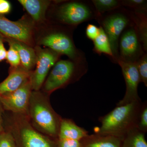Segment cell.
<instances>
[{
  "label": "cell",
  "instance_id": "6da1fadb",
  "mask_svg": "<svg viewBox=\"0 0 147 147\" xmlns=\"http://www.w3.org/2000/svg\"><path fill=\"white\" fill-rule=\"evenodd\" d=\"M55 23L37 26L35 35L36 45L44 46L60 55H65L76 63L87 65L84 53L76 48L69 27Z\"/></svg>",
  "mask_w": 147,
  "mask_h": 147
},
{
  "label": "cell",
  "instance_id": "7a4b0ae2",
  "mask_svg": "<svg viewBox=\"0 0 147 147\" xmlns=\"http://www.w3.org/2000/svg\"><path fill=\"white\" fill-rule=\"evenodd\" d=\"M50 96L41 90H33L29 102L28 117L32 126L38 131L57 139L62 118L52 107Z\"/></svg>",
  "mask_w": 147,
  "mask_h": 147
},
{
  "label": "cell",
  "instance_id": "3957f363",
  "mask_svg": "<svg viewBox=\"0 0 147 147\" xmlns=\"http://www.w3.org/2000/svg\"><path fill=\"white\" fill-rule=\"evenodd\" d=\"M142 103L140 100L117 106L99 118L101 125L94 129L95 133L111 135L122 141L129 131L137 128Z\"/></svg>",
  "mask_w": 147,
  "mask_h": 147
},
{
  "label": "cell",
  "instance_id": "277c9868",
  "mask_svg": "<svg viewBox=\"0 0 147 147\" xmlns=\"http://www.w3.org/2000/svg\"><path fill=\"white\" fill-rule=\"evenodd\" d=\"M7 112L4 117L5 129L13 135L16 147H58L57 139L34 128L28 116Z\"/></svg>",
  "mask_w": 147,
  "mask_h": 147
},
{
  "label": "cell",
  "instance_id": "5b68a950",
  "mask_svg": "<svg viewBox=\"0 0 147 147\" xmlns=\"http://www.w3.org/2000/svg\"><path fill=\"white\" fill-rule=\"evenodd\" d=\"M52 5V17L55 23L69 28L92 19L98 15L91 2L80 1H56Z\"/></svg>",
  "mask_w": 147,
  "mask_h": 147
},
{
  "label": "cell",
  "instance_id": "8992f818",
  "mask_svg": "<svg viewBox=\"0 0 147 147\" xmlns=\"http://www.w3.org/2000/svg\"><path fill=\"white\" fill-rule=\"evenodd\" d=\"M98 21L107 35L113 56L114 62L119 59V39L123 32L136 24L134 13L123 7L98 16Z\"/></svg>",
  "mask_w": 147,
  "mask_h": 147
},
{
  "label": "cell",
  "instance_id": "52a82bcc",
  "mask_svg": "<svg viewBox=\"0 0 147 147\" xmlns=\"http://www.w3.org/2000/svg\"><path fill=\"white\" fill-rule=\"evenodd\" d=\"M87 71V65L79 64L70 59L59 60L52 67L40 90L50 95L55 91L79 81Z\"/></svg>",
  "mask_w": 147,
  "mask_h": 147
},
{
  "label": "cell",
  "instance_id": "ba28073f",
  "mask_svg": "<svg viewBox=\"0 0 147 147\" xmlns=\"http://www.w3.org/2000/svg\"><path fill=\"white\" fill-rule=\"evenodd\" d=\"M37 25L28 15L17 21L9 20L0 15V34L3 36L17 40L34 47Z\"/></svg>",
  "mask_w": 147,
  "mask_h": 147
},
{
  "label": "cell",
  "instance_id": "9c48e42d",
  "mask_svg": "<svg viewBox=\"0 0 147 147\" xmlns=\"http://www.w3.org/2000/svg\"><path fill=\"white\" fill-rule=\"evenodd\" d=\"M36 56L35 69L32 71L30 81L33 90L41 89L50 69L59 60L61 55L49 48L35 45Z\"/></svg>",
  "mask_w": 147,
  "mask_h": 147
},
{
  "label": "cell",
  "instance_id": "30bf717a",
  "mask_svg": "<svg viewBox=\"0 0 147 147\" xmlns=\"http://www.w3.org/2000/svg\"><path fill=\"white\" fill-rule=\"evenodd\" d=\"M118 50V60L130 63H136L146 53L136 24L128 27L121 34L119 39Z\"/></svg>",
  "mask_w": 147,
  "mask_h": 147
},
{
  "label": "cell",
  "instance_id": "8fae6325",
  "mask_svg": "<svg viewBox=\"0 0 147 147\" xmlns=\"http://www.w3.org/2000/svg\"><path fill=\"white\" fill-rule=\"evenodd\" d=\"M30 79L12 92L0 95L5 111L28 116L29 102L32 91Z\"/></svg>",
  "mask_w": 147,
  "mask_h": 147
},
{
  "label": "cell",
  "instance_id": "7c38bea8",
  "mask_svg": "<svg viewBox=\"0 0 147 147\" xmlns=\"http://www.w3.org/2000/svg\"><path fill=\"white\" fill-rule=\"evenodd\" d=\"M117 63L121 68L126 85V91L123 98L118 102L117 106L141 100L138 93V86L141 82L136 64L125 62L119 59Z\"/></svg>",
  "mask_w": 147,
  "mask_h": 147
},
{
  "label": "cell",
  "instance_id": "4fadbf2b",
  "mask_svg": "<svg viewBox=\"0 0 147 147\" xmlns=\"http://www.w3.org/2000/svg\"><path fill=\"white\" fill-rule=\"evenodd\" d=\"M53 1L50 0H18L37 26L47 24V11Z\"/></svg>",
  "mask_w": 147,
  "mask_h": 147
},
{
  "label": "cell",
  "instance_id": "5bb4252c",
  "mask_svg": "<svg viewBox=\"0 0 147 147\" xmlns=\"http://www.w3.org/2000/svg\"><path fill=\"white\" fill-rule=\"evenodd\" d=\"M32 71H28L21 65L10 67L8 76L0 83V95L12 92L20 88L30 79Z\"/></svg>",
  "mask_w": 147,
  "mask_h": 147
},
{
  "label": "cell",
  "instance_id": "9a60e30c",
  "mask_svg": "<svg viewBox=\"0 0 147 147\" xmlns=\"http://www.w3.org/2000/svg\"><path fill=\"white\" fill-rule=\"evenodd\" d=\"M2 37L3 40L6 41L9 45L14 47L18 52L21 66L28 71H33L35 67L36 60L34 47L17 40L8 38L3 36Z\"/></svg>",
  "mask_w": 147,
  "mask_h": 147
},
{
  "label": "cell",
  "instance_id": "2e32d148",
  "mask_svg": "<svg viewBox=\"0 0 147 147\" xmlns=\"http://www.w3.org/2000/svg\"><path fill=\"white\" fill-rule=\"evenodd\" d=\"M88 134L85 129L78 126L71 119L63 118L61 121L58 139L80 141Z\"/></svg>",
  "mask_w": 147,
  "mask_h": 147
},
{
  "label": "cell",
  "instance_id": "e0dca14e",
  "mask_svg": "<svg viewBox=\"0 0 147 147\" xmlns=\"http://www.w3.org/2000/svg\"><path fill=\"white\" fill-rule=\"evenodd\" d=\"M82 147H121L120 139L111 135L94 133L80 140Z\"/></svg>",
  "mask_w": 147,
  "mask_h": 147
},
{
  "label": "cell",
  "instance_id": "ac0fdd59",
  "mask_svg": "<svg viewBox=\"0 0 147 147\" xmlns=\"http://www.w3.org/2000/svg\"><path fill=\"white\" fill-rule=\"evenodd\" d=\"M145 134L137 128L133 129L122 140L121 147H147Z\"/></svg>",
  "mask_w": 147,
  "mask_h": 147
},
{
  "label": "cell",
  "instance_id": "d6986e66",
  "mask_svg": "<svg viewBox=\"0 0 147 147\" xmlns=\"http://www.w3.org/2000/svg\"><path fill=\"white\" fill-rule=\"evenodd\" d=\"M97 37L93 40L94 51L99 55L104 54L108 55L113 61V56L109 39L105 31L101 26Z\"/></svg>",
  "mask_w": 147,
  "mask_h": 147
},
{
  "label": "cell",
  "instance_id": "ffe728a7",
  "mask_svg": "<svg viewBox=\"0 0 147 147\" xmlns=\"http://www.w3.org/2000/svg\"><path fill=\"white\" fill-rule=\"evenodd\" d=\"M91 2L98 16L122 7L119 0H92Z\"/></svg>",
  "mask_w": 147,
  "mask_h": 147
},
{
  "label": "cell",
  "instance_id": "44dd1931",
  "mask_svg": "<svg viewBox=\"0 0 147 147\" xmlns=\"http://www.w3.org/2000/svg\"><path fill=\"white\" fill-rule=\"evenodd\" d=\"M147 3L145 0L121 1L122 7H127L134 13H147Z\"/></svg>",
  "mask_w": 147,
  "mask_h": 147
},
{
  "label": "cell",
  "instance_id": "7402d4cb",
  "mask_svg": "<svg viewBox=\"0 0 147 147\" xmlns=\"http://www.w3.org/2000/svg\"><path fill=\"white\" fill-rule=\"evenodd\" d=\"M136 66L139 72L140 82L147 87V55L145 53L136 62Z\"/></svg>",
  "mask_w": 147,
  "mask_h": 147
},
{
  "label": "cell",
  "instance_id": "603a6c76",
  "mask_svg": "<svg viewBox=\"0 0 147 147\" xmlns=\"http://www.w3.org/2000/svg\"><path fill=\"white\" fill-rule=\"evenodd\" d=\"M9 48L7 52L6 59L10 65V67H17L21 65V60L19 54L16 49L9 45Z\"/></svg>",
  "mask_w": 147,
  "mask_h": 147
},
{
  "label": "cell",
  "instance_id": "cb8c5ba5",
  "mask_svg": "<svg viewBox=\"0 0 147 147\" xmlns=\"http://www.w3.org/2000/svg\"><path fill=\"white\" fill-rule=\"evenodd\" d=\"M137 128L144 133L147 131V101L142 103V108L139 114Z\"/></svg>",
  "mask_w": 147,
  "mask_h": 147
},
{
  "label": "cell",
  "instance_id": "d4e9b609",
  "mask_svg": "<svg viewBox=\"0 0 147 147\" xmlns=\"http://www.w3.org/2000/svg\"><path fill=\"white\" fill-rule=\"evenodd\" d=\"M0 147H16L13 135L5 129L0 134Z\"/></svg>",
  "mask_w": 147,
  "mask_h": 147
},
{
  "label": "cell",
  "instance_id": "484cf974",
  "mask_svg": "<svg viewBox=\"0 0 147 147\" xmlns=\"http://www.w3.org/2000/svg\"><path fill=\"white\" fill-rule=\"evenodd\" d=\"M58 147H82L80 141L72 139H57Z\"/></svg>",
  "mask_w": 147,
  "mask_h": 147
},
{
  "label": "cell",
  "instance_id": "4316f807",
  "mask_svg": "<svg viewBox=\"0 0 147 147\" xmlns=\"http://www.w3.org/2000/svg\"><path fill=\"white\" fill-rule=\"evenodd\" d=\"M86 35L89 39L94 40L99 34L100 28L92 24H88L86 29Z\"/></svg>",
  "mask_w": 147,
  "mask_h": 147
},
{
  "label": "cell",
  "instance_id": "83f0119b",
  "mask_svg": "<svg viewBox=\"0 0 147 147\" xmlns=\"http://www.w3.org/2000/svg\"><path fill=\"white\" fill-rule=\"evenodd\" d=\"M11 6L10 2L6 0H0V15L7 14L10 12Z\"/></svg>",
  "mask_w": 147,
  "mask_h": 147
},
{
  "label": "cell",
  "instance_id": "f1b7e54d",
  "mask_svg": "<svg viewBox=\"0 0 147 147\" xmlns=\"http://www.w3.org/2000/svg\"><path fill=\"white\" fill-rule=\"evenodd\" d=\"M5 110L3 108L2 104L0 100V134L4 131V116Z\"/></svg>",
  "mask_w": 147,
  "mask_h": 147
},
{
  "label": "cell",
  "instance_id": "f546056e",
  "mask_svg": "<svg viewBox=\"0 0 147 147\" xmlns=\"http://www.w3.org/2000/svg\"><path fill=\"white\" fill-rule=\"evenodd\" d=\"M7 52L5 47L4 46L3 42L0 43V62L5 59L6 58Z\"/></svg>",
  "mask_w": 147,
  "mask_h": 147
},
{
  "label": "cell",
  "instance_id": "4dcf8cb0",
  "mask_svg": "<svg viewBox=\"0 0 147 147\" xmlns=\"http://www.w3.org/2000/svg\"><path fill=\"white\" fill-rule=\"evenodd\" d=\"M3 40L2 36L0 34V43L3 42Z\"/></svg>",
  "mask_w": 147,
  "mask_h": 147
}]
</instances>
